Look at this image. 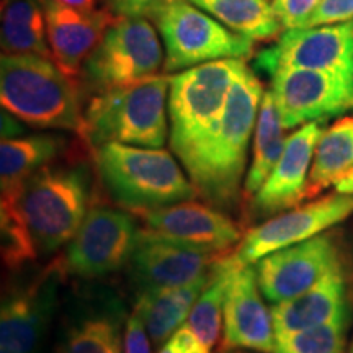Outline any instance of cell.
Here are the masks:
<instances>
[{"label": "cell", "mask_w": 353, "mask_h": 353, "mask_svg": "<svg viewBox=\"0 0 353 353\" xmlns=\"http://www.w3.org/2000/svg\"><path fill=\"white\" fill-rule=\"evenodd\" d=\"M263 94L252 69L242 64L218 123L182 162L200 196L219 210L232 208L244 190L247 151Z\"/></svg>", "instance_id": "obj_1"}, {"label": "cell", "mask_w": 353, "mask_h": 353, "mask_svg": "<svg viewBox=\"0 0 353 353\" xmlns=\"http://www.w3.org/2000/svg\"><path fill=\"white\" fill-rule=\"evenodd\" d=\"M0 101L2 108L33 128L85 131L81 92L52 57L2 54Z\"/></svg>", "instance_id": "obj_2"}, {"label": "cell", "mask_w": 353, "mask_h": 353, "mask_svg": "<svg viewBox=\"0 0 353 353\" xmlns=\"http://www.w3.org/2000/svg\"><path fill=\"white\" fill-rule=\"evenodd\" d=\"M95 151L101 183L121 208L144 213L200 196L169 151L118 143Z\"/></svg>", "instance_id": "obj_3"}, {"label": "cell", "mask_w": 353, "mask_h": 353, "mask_svg": "<svg viewBox=\"0 0 353 353\" xmlns=\"http://www.w3.org/2000/svg\"><path fill=\"white\" fill-rule=\"evenodd\" d=\"M170 77L154 76L100 92L85 110V138L94 148L118 143L161 149L165 144Z\"/></svg>", "instance_id": "obj_4"}, {"label": "cell", "mask_w": 353, "mask_h": 353, "mask_svg": "<svg viewBox=\"0 0 353 353\" xmlns=\"http://www.w3.org/2000/svg\"><path fill=\"white\" fill-rule=\"evenodd\" d=\"M39 255L69 244L87 216L90 176L83 165H46L30 176L15 195Z\"/></svg>", "instance_id": "obj_5"}, {"label": "cell", "mask_w": 353, "mask_h": 353, "mask_svg": "<svg viewBox=\"0 0 353 353\" xmlns=\"http://www.w3.org/2000/svg\"><path fill=\"white\" fill-rule=\"evenodd\" d=\"M242 59H219L170 77L169 118L172 152L183 162L210 134L223 114Z\"/></svg>", "instance_id": "obj_6"}, {"label": "cell", "mask_w": 353, "mask_h": 353, "mask_svg": "<svg viewBox=\"0 0 353 353\" xmlns=\"http://www.w3.org/2000/svg\"><path fill=\"white\" fill-rule=\"evenodd\" d=\"M164 39L167 72L219 59H247L254 41L231 32L188 0H169L151 17Z\"/></svg>", "instance_id": "obj_7"}, {"label": "cell", "mask_w": 353, "mask_h": 353, "mask_svg": "<svg viewBox=\"0 0 353 353\" xmlns=\"http://www.w3.org/2000/svg\"><path fill=\"white\" fill-rule=\"evenodd\" d=\"M164 61L161 39L145 17H120L82 68L85 82L94 90H110L159 76Z\"/></svg>", "instance_id": "obj_8"}, {"label": "cell", "mask_w": 353, "mask_h": 353, "mask_svg": "<svg viewBox=\"0 0 353 353\" xmlns=\"http://www.w3.org/2000/svg\"><path fill=\"white\" fill-rule=\"evenodd\" d=\"M255 272L263 298L276 304L306 293L345 268L335 236L322 232L265 255L255 263Z\"/></svg>", "instance_id": "obj_9"}, {"label": "cell", "mask_w": 353, "mask_h": 353, "mask_svg": "<svg viewBox=\"0 0 353 353\" xmlns=\"http://www.w3.org/2000/svg\"><path fill=\"white\" fill-rule=\"evenodd\" d=\"M350 214H353V195L335 192L286 213H278L260 226L252 228L229 259L237 267L255 265L265 255L311 239L342 223Z\"/></svg>", "instance_id": "obj_10"}, {"label": "cell", "mask_w": 353, "mask_h": 353, "mask_svg": "<svg viewBox=\"0 0 353 353\" xmlns=\"http://www.w3.org/2000/svg\"><path fill=\"white\" fill-rule=\"evenodd\" d=\"M139 229L131 214L113 208L90 210L70 239L63 268L81 278H100L130 263Z\"/></svg>", "instance_id": "obj_11"}, {"label": "cell", "mask_w": 353, "mask_h": 353, "mask_svg": "<svg viewBox=\"0 0 353 353\" xmlns=\"http://www.w3.org/2000/svg\"><path fill=\"white\" fill-rule=\"evenodd\" d=\"M255 68L270 76L281 69H311L353 77V20L286 30L260 52Z\"/></svg>", "instance_id": "obj_12"}, {"label": "cell", "mask_w": 353, "mask_h": 353, "mask_svg": "<svg viewBox=\"0 0 353 353\" xmlns=\"http://www.w3.org/2000/svg\"><path fill=\"white\" fill-rule=\"evenodd\" d=\"M270 92L286 130L353 112V77L311 69H281Z\"/></svg>", "instance_id": "obj_13"}, {"label": "cell", "mask_w": 353, "mask_h": 353, "mask_svg": "<svg viewBox=\"0 0 353 353\" xmlns=\"http://www.w3.org/2000/svg\"><path fill=\"white\" fill-rule=\"evenodd\" d=\"M218 254L174 241L151 229L139 231L130 265L138 291L183 286L208 275Z\"/></svg>", "instance_id": "obj_14"}, {"label": "cell", "mask_w": 353, "mask_h": 353, "mask_svg": "<svg viewBox=\"0 0 353 353\" xmlns=\"http://www.w3.org/2000/svg\"><path fill=\"white\" fill-rule=\"evenodd\" d=\"M262 296L255 265L237 268L224 301V332L219 352H275L276 332L272 309L265 306Z\"/></svg>", "instance_id": "obj_15"}, {"label": "cell", "mask_w": 353, "mask_h": 353, "mask_svg": "<svg viewBox=\"0 0 353 353\" xmlns=\"http://www.w3.org/2000/svg\"><path fill=\"white\" fill-rule=\"evenodd\" d=\"M324 123L309 121L286 138L280 161L252 196L255 216H275L304 201L312 159Z\"/></svg>", "instance_id": "obj_16"}, {"label": "cell", "mask_w": 353, "mask_h": 353, "mask_svg": "<svg viewBox=\"0 0 353 353\" xmlns=\"http://www.w3.org/2000/svg\"><path fill=\"white\" fill-rule=\"evenodd\" d=\"M59 268H50L30 285L8 291L0 311V348L37 353L56 306Z\"/></svg>", "instance_id": "obj_17"}, {"label": "cell", "mask_w": 353, "mask_h": 353, "mask_svg": "<svg viewBox=\"0 0 353 353\" xmlns=\"http://www.w3.org/2000/svg\"><path fill=\"white\" fill-rule=\"evenodd\" d=\"M145 228L183 244L223 254L241 242V229L213 205L195 200L141 213Z\"/></svg>", "instance_id": "obj_18"}, {"label": "cell", "mask_w": 353, "mask_h": 353, "mask_svg": "<svg viewBox=\"0 0 353 353\" xmlns=\"http://www.w3.org/2000/svg\"><path fill=\"white\" fill-rule=\"evenodd\" d=\"M46 17V34L52 59L70 77L82 72L105 32L113 23L107 12H81L57 0H41Z\"/></svg>", "instance_id": "obj_19"}, {"label": "cell", "mask_w": 353, "mask_h": 353, "mask_svg": "<svg viewBox=\"0 0 353 353\" xmlns=\"http://www.w3.org/2000/svg\"><path fill=\"white\" fill-rule=\"evenodd\" d=\"M125 307L113 294L81 303L65 322L56 353H125Z\"/></svg>", "instance_id": "obj_20"}, {"label": "cell", "mask_w": 353, "mask_h": 353, "mask_svg": "<svg viewBox=\"0 0 353 353\" xmlns=\"http://www.w3.org/2000/svg\"><path fill=\"white\" fill-rule=\"evenodd\" d=\"M272 317L276 335L314 329L332 322H350L345 272L334 273L296 298L273 304Z\"/></svg>", "instance_id": "obj_21"}, {"label": "cell", "mask_w": 353, "mask_h": 353, "mask_svg": "<svg viewBox=\"0 0 353 353\" xmlns=\"http://www.w3.org/2000/svg\"><path fill=\"white\" fill-rule=\"evenodd\" d=\"M330 187L337 193L353 195V117L341 118L322 132L304 200H311Z\"/></svg>", "instance_id": "obj_22"}, {"label": "cell", "mask_w": 353, "mask_h": 353, "mask_svg": "<svg viewBox=\"0 0 353 353\" xmlns=\"http://www.w3.org/2000/svg\"><path fill=\"white\" fill-rule=\"evenodd\" d=\"M210 273L183 286L138 291L132 311L138 312L144 321L154 347H164L172 335L187 322L198 296L208 283Z\"/></svg>", "instance_id": "obj_23"}, {"label": "cell", "mask_w": 353, "mask_h": 353, "mask_svg": "<svg viewBox=\"0 0 353 353\" xmlns=\"http://www.w3.org/2000/svg\"><path fill=\"white\" fill-rule=\"evenodd\" d=\"M64 145L65 139L56 134H30L3 139L0 144L2 196L15 195L30 176L61 154Z\"/></svg>", "instance_id": "obj_24"}, {"label": "cell", "mask_w": 353, "mask_h": 353, "mask_svg": "<svg viewBox=\"0 0 353 353\" xmlns=\"http://www.w3.org/2000/svg\"><path fill=\"white\" fill-rule=\"evenodd\" d=\"M214 17L231 32L250 41H267L281 34L272 3L267 0H188Z\"/></svg>", "instance_id": "obj_25"}, {"label": "cell", "mask_w": 353, "mask_h": 353, "mask_svg": "<svg viewBox=\"0 0 353 353\" xmlns=\"http://www.w3.org/2000/svg\"><path fill=\"white\" fill-rule=\"evenodd\" d=\"M285 130L273 94L267 90L260 103L254 131L252 162L244 179V193L247 196H254L259 192L267 176L272 174L273 167L280 161L286 144Z\"/></svg>", "instance_id": "obj_26"}, {"label": "cell", "mask_w": 353, "mask_h": 353, "mask_svg": "<svg viewBox=\"0 0 353 353\" xmlns=\"http://www.w3.org/2000/svg\"><path fill=\"white\" fill-rule=\"evenodd\" d=\"M237 265L231 259L223 257L213 265L210 280L198 296L190 312L187 324L196 334L200 342L211 352L218 342L221 324L224 319V301Z\"/></svg>", "instance_id": "obj_27"}, {"label": "cell", "mask_w": 353, "mask_h": 353, "mask_svg": "<svg viewBox=\"0 0 353 353\" xmlns=\"http://www.w3.org/2000/svg\"><path fill=\"white\" fill-rule=\"evenodd\" d=\"M0 232H2V260L7 268L17 270L26 262L38 257V249L32 232L21 218L15 201L2 198V214H0Z\"/></svg>", "instance_id": "obj_28"}, {"label": "cell", "mask_w": 353, "mask_h": 353, "mask_svg": "<svg viewBox=\"0 0 353 353\" xmlns=\"http://www.w3.org/2000/svg\"><path fill=\"white\" fill-rule=\"evenodd\" d=\"M348 322L276 335L273 353H345Z\"/></svg>", "instance_id": "obj_29"}, {"label": "cell", "mask_w": 353, "mask_h": 353, "mask_svg": "<svg viewBox=\"0 0 353 353\" xmlns=\"http://www.w3.org/2000/svg\"><path fill=\"white\" fill-rule=\"evenodd\" d=\"M0 43L3 54H39L52 57L46 30L2 20Z\"/></svg>", "instance_id": "obj_30"}, {"label": "cell", "mask_w": 353, "mask_h": 353, "mask_svg": "<svg viewBox=\"0 0 353 353\" xmlns=\"http://www.w3.org/2000/svg\"><path fill=\"white\" fill-rule=\"evenodd\" d=\"M322 0H273L272 8L285 30L306 28Z\"/></svg>", "instance_id": "obj_31"}, {"label": "cell", "mask_w": 353, "mask_h": 353, "mask_svg": "<svg viewBox=\"0 0 353 353\" xmlns=\"http://www.w3.org/2000/svg\"><path fill=\"white\" fill-rule=\"evenodd\" d=\"M2 20L46 30L41 0H2Z\"/></svg>", "instance_id": "obj_32"}, {"label": "cell", "mask_w": 353, "mask_h": 353, "mask_svg": "<svg viewBox=\"0 0 353 353\" xmlns=\"http://www.w3.org/2000/svg\"><path fill=\"white\" fill-rule=\"evenodd\" d=\"M348 20H353V0H322L307 26L341 23Z\"/></svg>", "instance_id": "obj_33"}, {"label": "cell", "mask_w": 353, "mask_h": 353, "mask_svg": "<svg viewBox=\"0 0 353 353\" xmlns=\"http://www.w3.org/2000/svg\"><path fill=\"white\" fill-rule=\"evenodd\" d=\"M149 332L144 321L136 311H132L125 325V353H152Z\"/></svg>", "instance_id": "obj_34"}, {"label": "cell", "mask_w": 353, "mask_h": 353, "mask_svg": "<svg viewBox=\"0 0 353 353\" xmlns=\"http://www.w3.org/2000/svg\"><path fill=\"white\" fill-rule=\"evenodd\" d=\"M159 353H211L200 342L196 334L185 324L169 339L164 347L159 348Z\"/></svg>", "instance_id": "obj_35"}, {"label": "cell", "mask_w": 353, "mask_h": 353, "mask_svg": "<svg viewBox=\"0 0 353 353\" xmlns=\"http://www.w3.org/2000/svg\"><path fill=\"white\" fill-rule=\"evenodd\" d=\"M169 0H110L114 13L120 17H145L151 19Z\"/></svg>", "instance_id": "obj_36"}, {"label": "cell", "mask_w": 353, "mask_h": 353, "mask_svg": "<svg viewBox=\"0 0 353 353\" xmlns=\"http://www.w3.org/2000/svg\"><path fill=\"white\" fill-rule=\"evenodd\" d=\"M20 118H17L15 114L7 112L6 108H2V114H0V126H2V141L3 139H15L23 136V125H21Z\"/></svg>", "instance_id": "obj_37"}, {"label": "cell", "mask_w": 353, "mask_h": 353, "mask_svg": "<svg viewBox=\"0 0 353 353\" xmlns=\"http://www.w3.org/2000/svg\"><path fill=\"white\" fill-rule=\"evenodd\" d=\"M57 2L64 3V6L76 8V10H81V12H92L95 10L97 0H57Z\"/></svg>", "instance_id": "obj_38"}, {"label": "cell", "mask_w": 353, "mask_h": 353, "mask_svg": "<svg viewBox=\"0 0 353 353\" xmlns=\"http://www.w3.org/2000/svg\"><path fill=\"white\" fill-rule=\"evenodd\" d=\"M219 353H250V350H228V352H219Z\"/></svg>", "instance_id": "obj_39"}, {"label": "cell", "mask_w": 353, "mask_h": 353, "mask_svg": "<svg viewBox=\"0 0 353 353\" xmlns=\"http://www.w3.org/2000/svg\"><path fill=\"white\" fill-rule=\"evenodd\" d=\"M0 353H15V352H12V350H7V348H0Z\"/></svg>", "instance_id": "obj_40"}, {"label": "cell", "mask_w": 353, "mask_h": 353, "mask_svg": "<svg viewBox=\"0 0 353 353\" xmlns=\"http://www.w3.org/2000/svg\"><path fill=\"white\" fill-rule=\"evenodd\" d=\"M348 353H353V342H352V345H350V350H348Z\"/></svg>", "instance_id": "obj_41"}]
</instances>
